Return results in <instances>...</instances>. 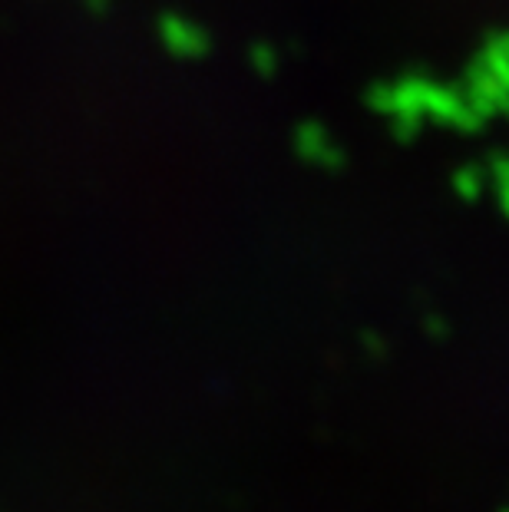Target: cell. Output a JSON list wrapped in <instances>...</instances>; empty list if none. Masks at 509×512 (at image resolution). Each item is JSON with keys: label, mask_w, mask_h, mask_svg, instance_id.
<instances>
[{"label": "cell", "mask_w": 509, "mask_h": 512, "mask_svg": "<svg viewBox=\"0 0 509 512\" xmlns=\"http://www.w3.org/2000/svg\"><path fill=\"white\" fill-rule=\"evenodd\" d=\"M486 176H490V189L496 192L500 209L509 215V152L490 156V162H486Z\"/></svg>", "instance_id": "5b68a950"}, {"label": "cell", "mask_w": 509, "mask_h": 512, "mask_svg": "<svg viewBox=\"0 0 509 512\" xmlns=\"http://www.w3.org/2000/svg\"><path fill=\"white\" fill-rule=\"evenodd\" d=\"M460 90L486 123L493 116H509V30H496L483 40Z\"/></svg>", "instance_id": "7a4b0ae2"}, {"label": "cell", "mask_w": 509, "mask_h": 512, "mask_svg": "<svg viewBox=\"0 0 509 512\" xmlns=\"http://www.w3.org/2000/svg\"><path fill=\"white\" fill-rule=\"evenodd\" d=\"M450 185L463 202H476L480 195L490 192V176H486V166H480V162H467V166L453 172Z\"/></svg>", "instance_id": "277c9868"}, {"label": "cell", "mask_w": 509, "mask_h": 512, "mask_svg": "<svg viewBox=\"0 0 509 512\" xmlns=\"http://www.w3.org/2000/svg\"><path fill=\"white\" fill-rule=\"evenodd\" d=\"M367 106L387 119L397 143H414L424 126H443L457 133H480L486 119L476 113L460 86H447L424 73H404L381 80L367 90Z\"/></svg>", "instance_id": "6da1fadb"}, {"label": "cell", "mask_w": 509, "mask_h": 512, "mask_svg": "<svg viewBox=\"0 0 509 512\" xmlns=\"http://www.w3.org/2000/svg\"><path fill=\"white\" fill-rule=\"evenodd\" d=\"M291 143H295L298 159L308 162L314 169L338 172L344 166V146L338 143V136H334L328 126L318 123V119L298 123L295 133H291Z\"/></svg>", "instance_id": "3957f363"}, {"label": "cell", "mask_w": 509, "mask_h": 512, "mask_svg": "<svg viewBox=\"0 0 509 512\" xmlns=\"http://www.w3.org/2000/svg\"><path fill=\"white\" fill-rule=\"evenodd\" d=\"M255 67H258V73L272 76V73L278 70V53H275V47H268V43H262V47L255 50Z\"/></svg>", "instance_id": "8992f818"}]
</instances>
